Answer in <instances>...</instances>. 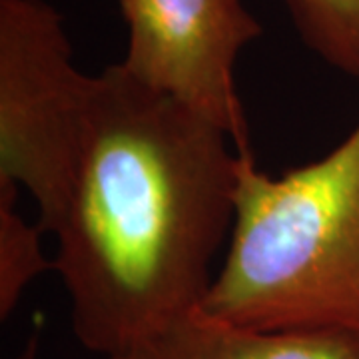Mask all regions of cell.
<instances>
[{
  "instance_id": "obj_1",
  "label": "cell",
  "mask_w": 359,
  "mask_h": 359,
  "mask_svg": "<svg viewBox=\"0 0 359 359\" xmlns=\"http://www.w3.org/2000/svg\"><path fill=\"white\" fill-rule=\"evenodd\" d=\"M228 132L118 65L92 80L52 268L74 335L118 355L200 308L230 238L242 156Z\"/></svg>"
},
{
  "instance_id": "obj_2",
  "label": "cell",
  "mask_w": 359,
  "mask_h": 359,
  "mask_svg": "<svg viewBox=\"0 0 359 359\" xmlns=\"http://www.w3.org/2000/svg\"><path fill=\"white\" fill-rule=\"evenodd\" d=\"M202 309L264 332L359 335V124L280 178L242 156L228 254Z\"/></svg>"
},
{
  "instance_id": "obj_3",
  "label": "cell",
  "mask_w": 359,
  "mask_h": 359,
  "mask_svg": "<svg viewBox=\"0 0 359 359\" xmlns=\"http://www.w3.org/2000/svg\"><path fill=\"white\" fill-rule=\"evenodd\" d=\"M92 80L50 2L0 0V192L25 188L44 233L65 208Z\"/></svg>"
},
{
  "instance_id": "obj_4",
  "label": "cell",
  "mask_w": 359,
  "mask_h": 359,
  "mask_svg": "<svg viewBox=\"0 0 359 359\" xmlns=\"http://www.w3.org/2000/svg\"><path fill=\"white\" fill-rule=\"evenodd\" d=\"M118 2L128 25L122 66L228 132L240 152H250L236 62L262 26L244 0Z\"/></svg>"
},
{
  "instance_id": "obj_5",
  "label": "cell",
  "mask_w": 359,
  "mask_h": 359,
  "mask_svg": "<svg viewBox=\"0 0 359 359\" xmlns=\"http://www.w3.org/2000/svg\"><path fill=\"white\" fill-rule=\"evenodd\" d=\"M108 359H359V335L264 332L200 308Z\"/></svg>"
},
{
  "instance_id": "obj_6",
  "label": "cell",
  "mask_w": 359,
  "mask_h": 359,
  "mask_svg": "<svg viewBox=\"0 0 359 359\" xmlns=\"http://www.w3.org/2000/svg\"><path fill=\"white\" fill-rule=\"evenodd\" d=\"M306 46L347 76L359 78V0H285Z\"/></svg>"
},
{
  "instance_id": "obj_7",
  "label": "cell",
  "mask_w": 359,
  "mask_h": 359,
  "mask_svg": "<svg viewBox=\"0 0 359 359\" xmlns=\"http://www.w3.org/2000/svg\"><path fill=\"white\" fill-rule=\"evenodd\" d=\"M16 194L0 192V318L6 320L25 290L52 268L44 257L40 226L28 224L16 210Z\"/></svg>"
},
{
  "instance_id": "obj_8",
  "label": "cell",
  "mask_w": 359,
  "mask_h": 359,
  "mask_svg": "<svg viewBox=\"0 0 359 359\" xmlns=\"http://www.w3.org/2000/svg\"><path fill=\"white\" fill-rule=\"evenodd\" d=\"M14 359H40V344L39 335H30L26 346L20 349V353Z\"/></svg>"
}]
</instances>
